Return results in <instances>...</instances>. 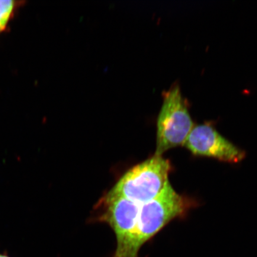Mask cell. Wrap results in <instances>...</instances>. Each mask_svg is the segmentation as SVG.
Returning a JSON list of instances; mask_svg holds the SVG:
<instances>
[{
    "label": "cell",
    "instance_id": "obj_1",
    "mask_svg": "<svg viewBox=\"0 0 257 257\" xmlns=\"http://www.w3.org/2000/svg\"><path fill=\"white\" fill-rule=\"evenodd\" d=\"M171 163L154 155L128 169L110 190L113 194L142 205L156 197L169 181Z\"/></svg>",
    "mask_w": 257,
    "mask_h": 257
},
{
    "label": "cell",
    "instance_id": "obj_2",
    "mask_svg": "<svg viewBox=\"0 0 257 257\" xmlns=\"http://www.w3.org/2000/svg\"><path fill=\"white\" fill-rule=\"evenodd\" d=\"M192 205L187 198L176 192L169 181L156 197L140 205L134 243L136 254L139 256L145 243L170 221L186 214Z\"/></svg>",
    "mask_w": 257,
    "mask_h": 257
},
{
    "label": "cell",
    "instance_id": "obj_3",
    "mask_svg": "<svg viewBox=\"0 0 257 257\" xmlns=\"http://www.w3.org/2000/svg\"><path fill=\"white\" fill-rule=\"evenodd\" d=\"M140 205L109 191L96 204L95 220L109 225L115 234L117 247L112 257H139L134 243Z\"/></svg>",
    "mask_w": 257,
    "mask_h": 257
},
{
    "label": "cell",
    "instance_id": "obj_4",
    "mask_svg": "<svg viewBox=\"0 0 257 257\" xmlns=\"http://www.w3.org/2000/svg\"><path fill=\"white\" fill-rule=\"evenodd\" d=\"M187 105L178 85L166 93L157 122L156 155L184 146L194 127Z\"/></svg>",
    "mask_w": 257,
    "mask_h": 257
},
{
    "label": "cell",
    "instance_id": "obj_5",
    "mask_svg": "<svg viewBox=\"0 0 257 257\" xmlns=\"http://www.w3.org/2000/svg\"><path fill=\"white\" fill-rule=\"evenodd\" d=\"M184 146L194 156L224 162L239 163L245 157L243 151L221 136L210 124L195 126Z\"/></svg>",
    "mask_w": 257,
    "mask_h": 257
},
{
    "label": "cell",
    "instance_id": "obj_6",
    "mask_svg": "<svg viewBox=\"0 0 257 257\" xmlns=\"http://www.w3.org/2000/svg\"><path fill=\"white\" fill-rule=\"evenodd\" d=\"M24 2L14 0H0V34L8 28L11 19L14 17L16 10Z\"/></svg>",
    "mask_w": 257,
    "mask_h": 257
},
{
    "label": "cell",
    "instance_id": "obj_7",
    "mask_svg": "<svg viewBox=\"0 0 257 257\" xmlns=\"http://www.w3.org/2000/svg\"><path fill=\"white\" fill-rule=\"evenodd\" d=\"M0 257H10L9 255H8L7 253H2V254H0Z\"/></svg>",
    "mask_w": 257,
    "mask_h": 257
}]
</instances>
